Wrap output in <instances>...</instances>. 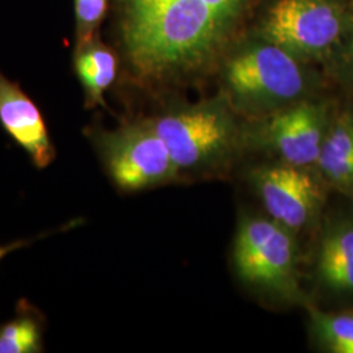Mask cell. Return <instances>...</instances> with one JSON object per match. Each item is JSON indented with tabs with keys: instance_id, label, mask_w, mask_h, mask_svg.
I'll return each instance as SVG.
<instances>
[{
	"instance_id": "6da1fadb",
	"label": "cell",
	"mask_w": 353,
	"mask_h": 353,
	"mask_svg": "<svg viewBox=\"0 0 353 353\" xmlns=\"http://www.w3.org/2000/svg\"><path fill=\"white\" fill-rule=\"evenodd\" d=\"M255 0H114L131 76L145 87L182 84L221 61Z\"/></svg>"
},
{
	"instance_id": "7a4b0ae2",
	"label": "cell",
	"mask_w": 353,
	"mask_h": 353,
	"mask_svg": "<svg viewBox=\"0 0 353 353\" xmlns=\"http://www.w3.org/2000/svg\"><path fill=\"white\" fill-rule=\"evenodd\" d=\"M148 121L164 140L179 176L225 170L245 139L225 99L170 109Z\"/></svg>"
},
{
	"instance_id": "3957f363",
	"label": "cell",
	"mask_w": 353,
	"mask_h": 353,
	"mask_svg": "<svg viewBox=\"0 0 353 353\" xmlns=\"http://www.w3.org/2000/svg\"><path fill=\"white\" fill-rule=\"evenodd\" d=\"M223 81L234 112L262 118L303 101L312 85L303 61L267 41L229 57Z\"/></svg>"
},
{
	"instance_id": "277c9868",
	"label": "cell",
	"mask_w": 353,
	"mask_h": 353,
	"mask_svg": "<svg viewBox=\"0 0 353 353\" xmlns=\"http://www.w3.org/2000/svg\"><path fill=\"white\" fill-rule=\"evenodd\" d=\"M233 267L252 292L278 303H303L293 232L274 219L250 216L239 225Z\"/></svg>"
},
{
	"instance_id": "5b68a950",
	"label": "cell",
	"mask_w": 353,
	"mask_h": 353,
	"mask_svg": "<svg viewBox=\"0 0 353 353\" xmlns=\"http://www.w3.org/2000/svg\"><path fill=\"white\" fill-rule=\"evenodd\" d=\"M92 139L108 176L121 191L154 189L181 176L148 118L94 132Z\"/></svg>"
},
{
	"instance_id": "8992f818",
	"label": "cell",
	"mask_w": 353,
	"mask_h": 353,
	"mask_svg": "<svg viewBox=\"0 0 353 353\" xmlns=\"http://www.w3.org/2000/svg\"><path fill=\"white\" fill-rule=\"evenodd\" d=\"M348 20L341 0H278L265 13L262 36L303 62L321 59L341 43Z\"/></svg>"
},
{
	"instance_id": "52a82bcc",
	"label": "cell",
	"mask_w": 353,
	"mask_h": 353,
	"mask_svg": "<svg viewBox=\"0 0 353 353\" xmlns=\"http://www.w3.org/2000/svg\"><path fill=\"white\" fill-rule=\"evenodd\" d=\"M327 108L319 102L293 103L265 117L245 141L276 156L279 161L309 168L316 165L328 131Z\"/></svg>"
},
{
	"instance_id": "ba28073f",
	"label": "cell",
	"mask_w": 353,
	"mask_h": 353,
	"mask_svg": "<svg viewBox=\"0 0 353 353\" xmlns=\"http://www.w3.org/2000/svg\"><path fill=\"white\" fill-rule=\"evenodd\" d=\"M252 182L268 216L293 233L314 220L323 202L319 182L303 166L263 165L254 169Z\"/></svg>"
},
{
	"instance_id": "9c48e42d",
	"label": "cell",
	"mask_w": 353,
	"mask_h": 353,
	"mask_svg": "<svg viewBox=\"0 0 353 353\" xmlns=\"http://www.w3.org/2000/svg\"><path fill=\"white\" fill-rule=\"evenodd\" d=\"M0 125L38 169L57 157L43 115L21 87L0 71Z\"/></svg>"
},
{
	"instance_id": "30bf717a",
	"label": "cell",
	"mask_w": 353,
	"mask_h": 353,
	"mask_svg": "<svg viewBox=\"0 0 353 353\" xmlns=\"http://www.w3.org/2000/svg\"><path fill=\"white\" fill-rule=\"evenodd\" d=\"M316 274L326 292L353 299V210L328 221L316 252Z\"/></svg>"
},
{
	"instance_id": "8fae6325",
	"label": "cell",
	"mask_w": 353,
	"mask_h": 353,
	"mask_svg": "<svg viewBox=\"0 0 353 353\" xmlns=\"http://www.w3.org/2000/svg\"><path fill=\"white\" fill-rule=\"evenodd\" d=\"M74 70L84 92L85 106H105V93L113 85L118 74V58L97 36L76 43Z\"/></svg>"
},
{
	"instance_id": "7c38bea8",
	"label": "cell",
	"mask_w": 353,
	"mask_h": 353,
	"mask_svg": "<svg viewBox=\"0 0 353 353\" xmlns=\"http://www.w3.org/2000/svg\"><path fill=\"white\" fill-rule=\"evenodd\" d=\"M316 166L331 185L353 198V117H341L328 127Z\"/></svg>"
},
{
	"instance_id": "4fadbf2b",
	"label": "cell",
	"mask_w": 353,
	"mask_h": 353,
	"mask_svg": "<svg viewBox=\"0 0 353 353\" xmlns=\"http://www.w3.org/2000/svg\"><path fill=\"white\" fill-rule=\"evenodd\" d=\"M43 330V316L21 300L12 319L0 325V353L42 352Z\"/></svg>"
},
{
	"instance_id": "5bb4252c",
	"label": "cell",
	"mask_w": 353,
	"mask_h": 353,
	"mask_svg": "<svg viewBox=\"0 0 353 353\" xmlns=\"http://www.w3.org/2000/svg\"><path fill=\"white\" fill-rule=\"evenodd\" d=\"M312 331L316 344L332 353H353V312H310Z\"/></svg>"
},
{
	"instance_id": "9a60e30c",
	"label": "cell",
	"mask_w": 353,
	"mask_h": 353,
	"mask_svg": "<svg viewBox=\"0 0 353 353\" xmlns=\"http://www.w3.org/2000/svg\"><path fill=\"white\" fill-rule=\"evenodd\" d=\"M109 0H75L76 43L97 36Z\"/></svg>"
},
{
	"instance_id": "2e32d148",
	"label": "cell",
	"mask_w": 353,
	"mask_h": 353,
	"mask_svg": "<svg viewBox=\"0 0 353 353\" xmlns=\"http://www.w3.org/2000/svg\"><path fill=\"white\" fill-rule=\"evenodd\" d=\"M32 240L16 241V242H11L8 245H0V262L4 256H7L10 252L19 250L21 248H24L26 245H29Z\"/></svg>"
},
{
	"instance_id": "e0dca14e",
	"label": "cell",
	"mask_w": 353,
	"mask_h": 353,
	"mask_svg": "<svg viewBox=\"0 0 353 353\" xmlns=\"http://www.w3.org/2000/svg\"><path fill=\"white\" fill-rule=\"evenodd\" d=\"M345 58H347V63L350 65V68H351V71H352L353 74V36L352 38L350 39V43H348V46H347Z\"/></svg>"
},
{
	"instance_id": "ac0fdd59",
	"label": "cell",
	"mask_w": 353,
	"mask_h": 353,
	"mask_svg": "<svg viewBox=\"0 0 353 353\" xmlns=\"http://www.w3.org/2000/svg\"><path fill=\"white\" fill-rule=\"evenodd\" d=\"M351 11H352V17H353V0H351Z\"/></svg>"
}]
</instances>
